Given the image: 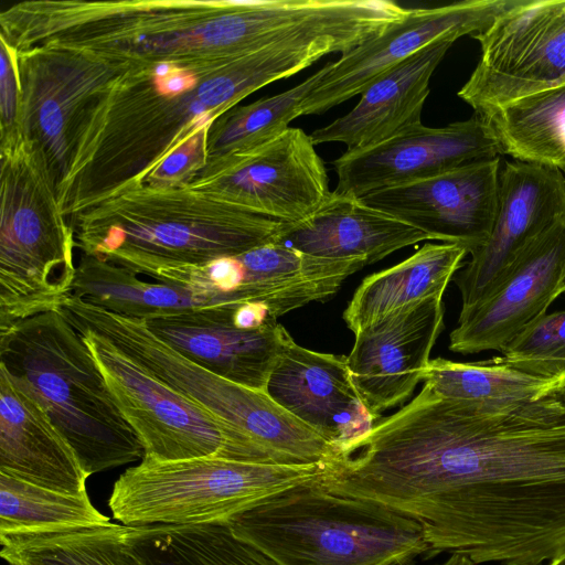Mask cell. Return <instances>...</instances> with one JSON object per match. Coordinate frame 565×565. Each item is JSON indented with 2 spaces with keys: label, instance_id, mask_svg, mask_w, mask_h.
<instances>
[{
  "label": "cell",
  "instance_id": "1",
  "mask_svg": "<svg viewBox=\"0 0 565 565\" xmlns=\"http://www.w3.org/2000/svg\"><path fill=\"white\" fill-rule=\"evenodd\" d=\"M363 499L416 521L430 557L545 565L565 552V406L487 412L424 384L363 437Z\"/></svg>",
  "mask_w": 565,
  "mask_h": 565
},
{
  "label": "cell",
  "instance_id": "2",
  "mask_svg": "<svg viewBox=\"0 0 565 565\" xmlns=\"http://www.w3.org/2000/svg\"><path fill=\"white\" fill-rule=\"evenodd\" d=\"M87 57V90L56 185L68 217L143 186L170 156L206 142L212 124L259 89L245 56L190 64Z\"/></svg>",
  "mask_w": 565,
  "mask_h": 565
},
{
  "label": "cell",
  "instance_id": "3",
  "mask_svg": "<svg viewBox=\"0 0 565 565\" xmlns=\"http://www.w3.org/2000/svg\"><path fill=\"white\" fill-rule=\"evenodd\" d=\"M75 244L151 279L276 243L285 223L248 213L189 184L138 186L71 217Z\"/></svg>",
  "mask_w": 565,
  "mask_h": 565
},
{
  "label": "cell",
  "instance_id": "4",
  "mask_svg": "<svg viewBox=\"0 0 565 565\" xmlns=\"http://www.w3.org/2000/svg\"><path fill=\"white\" fill-rule=\"evenodd\" d=\"M0 370L44 408L88 477L143 457L82 334L61 311L0 331Z\"/></svg>",
  "mask_w": 565,
  "mask_h": 565
},
{
  "label": "cell",
  "instance_id": "5",
  "mask_svg": "<svg viewBox=\"0 0 565 565\" xmlns=\"http://www.w3.org/2000/svg\"><path fill=\"white\" fill-rule=\"evenodd\" d=\"M318 478L226 523L276 565H415L430 557L422 526L379 502L333 493Z\"/></svg>",
  "mask_w": 565,
  "mask_h": 565
},
{
  "label": "cell",
  "instance_id": "6",
  "mask_svg": "<svg viewBox=\"0 0 565 565\" xmlns=\"http://www.w3.org/2000/svg\"><path fill=\"white\" fill-rule=\"evenodd\" d=\"M75 235L41 151L22 135L1 140L0 308L57 310L76 277Z\"/></svg>",
  "mask_w": 565,
  "mask_h": 565
},
{
  "label": "cell",
  "instance_id": "7",
  "mask_svg": "<svg viewBox=\"0 0 565 565\" xmlns=\"http://www.w3.org/2000/svg\"><path fill=\"white\" fill-rule=\"evenodd\" d=\"M322 463L287 465L200 457H142L114 483V519L129 527L226 524L264 500L318 478Z\"/></svg>",
  "mask_w": 565,
  "mask_h": 565
},
{
  "label": "cell",
  "instance_id": "8",
  "mask_svg": "<svg viewBox=\"0 0 565 565\" xmlns=\"http://www.w3.org/2000/svg\"><path fill=\"white\" fill-rule=\"evenodd\" d=\"M75 329L138 436L143 457L159 461L221 457L275 462L245 434L170 387L104 337L86 328Z\"/></svg>",
  "mask_w": 565,
  "mask_h": 565
},
{
  "label": "cell",
  "instance_id": "9",
  "mask_svg": "<svg viewBox=\"0 0 565 565\" xmlns=\"http://www.w3.org/2000/svg\"><path fill=\"white\" fill-rule=\"evenodd\" d=\"M472 38L481 56L458 96L479 116L565 82V0H514Z\"/></svg>",
  "mask_w": 565,
  "mask_h": 565
},
{
  "label": "cell",
  "instance_id": "10",
  "mask_svg": "<svg viewBox=\"0 0 565 565\" xmlns=\"http://www.w3.org/2000/svg\"><path fill=\"white\" fill-rule=\"evenodd\" d=\"M188 184L280 223L307 218L331 194L310 135L295 127L256 148L209 161Z\"/></svg>",
  "mask_w": 565,
  "mask_h": 565
},
{
  "label": "cell",
  "instance_id": "11",
  "mask_svg": "<svg viewBox=\"0 0 565 565\" xmlns=\"http://www.w3.org/2000/svg\"><path fill=\"white\" fill-rule=\"evenodd\" d=\"M369 265L365 258L311 256L278 243L223 257L180 274L183 285L256 303L278 319L313 301L335 295L345 279Z\"/></svg>",
  "mask_w": 565,
  "mask_h": 565
},
{
  "label": "cell",
  "instance_id": "12",
  "mask_svg": "<svg viewBox=\"0 0 565 565\" xmlns=\"http://www.w3.org/2000/svg\"><path fill=\"white\" fill-rule=\"evenodd\" d=\"M564 216L562 171L524 161H505L500 169L491 233L484 245L470 254V260L455 278L461 310L488 298L523 252Z\"/></svg>",
  "mask_w": 565,
  "mask_h": 565
},
{
  "label": "cell",
  "instance_id": "13",
  "mask_svg": "<svg viewBox=\"0 0 565 565\" xmlns=\"http://www.w3.org/2000/svg\"><path fill=\"white\" fill-rule=\"evenodd\" d=\"M514 0H465L407 9L377 36L332 62L330 71L302 102L300 116L323 114L360 95L377 77L424 47L486 30Z\"/></svg>",
  "mask_w": 565,
  "mask_h": 565
},
{
  "label": "cell",
  "instance_id": "14",
  "mask_svg": "<svg viewBox=\"0 0 565 565\" xmlns=\"http://www.w3.org/2000/svg\"><path fill=\"white\" fill-rule=\"evenodd\" d=\"M500 154L498 143L477 114L446 127L419 124L380 143L343 152L332 162L338 177L333 192L360 199Z\"/></svg>",
  "mask_w": 565,
  "mask_h": 565
},
{
  "label": "cell",
  "instance_id": "15",
  "mask_svg": "<svg viewBox=\"0 0 565 565\" xmlns=\"http://www.w3.org/2000/svg\"><path fill=\"white\" fill-rule=\"evenodd\" d=\"M500 157L382 189L364 203L471 254L487 242L495 217Z\"/></svg>",
  "mask_w": 565,
  "mask_h": 565
},
{
  "label": "cell",
  "instance_id": "16",
  "mask_svg": "<svg viewBox=\"0 0 565 565\" xmlns=\"http://www.w3.org/2000/svg\"><path fill=\"white\" fill-rule=\"evenodd\" d=\"M564 277L565 216L523 252L488 298L460 310L449 335L450 351L501 352L563 295Z\"/></svg>",
  "mask_w": 565,
  "mask_h": 565
},
{
  "label": "cell",
  "instance_id": "17",
  "mask_svg": "<svg viewBox=\"0 0 565 565\" xmlns=\"http://www.w3.org/2000/svg\"><path fill=\"white\" fill-rule=\"evenodd\" d=\"M443 296L395 311L354 334L347 356L350 375L362 402L380 414L403 404L423 379L430 352L444 329Z\"/></svg>",
  "mask_w": 565,
  "mask_h": 565
},
{
  "label": "cell",
  "instance_id": "18",
  "mask_svg": "<svg viewBox=\"0 0 565 565\" xmlns=\"http://www.w3.org/2000/svg\"><path fill=\"white\" fill-rule=\"evenodd\" d=\"M266 393L337 448L377 422L353 385L347 356L303 348L287 330Z\"/></svg>",
  "mask_w": 565,
  "mask_h": 565
},
{
  "label": "cell",
  "instance_id": "19",
  "mask_svg": "<svg viewBox=\"0 0 565 565\" xmlns=\"http://www.w3.org/2000/svg\"><path fill=\"white\" fill-rule=\"evenodd\" d=\"M243 303H223L143 320L148 329L192 362L239 385L265 392L286 329L278 322L244 327Z\"/></svg>",
  "mask_w": 565,
  "mask_h": 565
},
{
  "label": "cell",
  "instance_id": "20",
  "mask_svg": "<svg viewBox=\"0 0 565 565\" xmlns=\"http://www.w3.org/2000/svg\"><path fill=\"white\" fill-rule=\"evenodd\" d=\"M455 41L434 42L377 77L351 111L310 134L315 146L341 142L353 151L422 124L431 75Z\"/></svg>",
  "mask_w": 565,
  "mask_h": 565
},
{
  "label": "cell",
  "instance_id": "21",
  "mask_svg": "<svg viewBox=\"0 0 565 565\" xmlns=\"http://www.w3.org/2000/svg\"><path fill=\"white\" fill-rule=\"evenodd\" d=\"M0 472L68 494H86L78 457L44 408L0 370Z\"/></svg>",
  "mask_w": 565,
  "mask_h": 565
},
{
  "label": "cell",
  "instance_id": "22",
  "mask_svg": "<svg viewBox=\"0 0 565 565\" xmlns=\"http://www.w3.org/2000/svg\"><path fill=\"white\" fill-rule=\"evenodd\" d=\"M431 238L361 199L331 192L307 218L285 223L276 243L323 258H365L369 264Z\"/></svg>",
  "mask_w": 565,
  "mask_h": 565
},
{
  "label": "cell",
  "instance_id": "23",
  "mask_svg": "<svg viewBox=\"0 0 565 565\" xmlns=\"http://www.w3.org/2000/svg\"><path fill=\"white\" fill-rule=\"evenodd\" d=\"M467 254L459 244L426 243L403 262L367 276L343 311L348 328L355 334L409 305L443 296Z\"/></svg>",
  "mask_w": 565,
  "mask_h": 565
},
{
  "label": "cell",
  "instance_id": "24",
  "mask_svg": "<svg viewBox=\"0 0 565 565\" xmlns=\"http://www.w3.org/2000/svg\"><path fill=\"white\" fill-rule=\"evenodd\" d=\"M72 296L121 316L148 320L182 311L239 303L232 296L148 281L96 256L82 254Z\"/></svg>",
  "mask_w": 565,
  "mask_h": 565
},
{
  "label": "cell",
  "instance_id": "25",
  "mask_svg": "<svg viewBox=\"0 0 565 565\" xmlns=\"http://www.w3.org/2000/svg\"><path fill=\"white\" fill-rule=\"evenodd\" d=\"M435 394L487 412H508L554 397L558 377L520 371L500 356L477 362L430 360L422 379Z\"/></svg>",
  "mask_w": 565,
  "mask_h": 565
},
{
  "label": "cell",
  "instance_id": "26",
  "mask_svg": "<svg viewBox=\"0 0 565 565\" xmlns=\"http://www.w3.org/2000/svg\"><path fill=\"white\" fill-rule=\"evenodd\" d=\"M480 117L501 153L565 175V82Z\"/></svg>",
  "mask_w": 565,
  "mask_h": 565
},
{
  "label": "cell",
  "instance_id": "27",
  "mask_svg": "<svg viewBox=\"0 0 565 565\" xmlns=\"http://www.w3.org/2000/svg\"><path fill=\"white\" fill-rule=\"evenodd\" d=\"M118 523L0 536L10 565H143Z\"/></svg>",
  "mask_w": 565,
  "mask_h": 565
},
{
  "label": "cell",
  "instance_id": "28",
  "mask_svg": "<svg viewBox=\"0 0 565 565\" xmlns=\"http://www.w3.org/2000/svg\"><path fill=\"white\" fill-rule=\"evenodd\" d=\"M127 537L143 565H276L227 524L137 526Z\"/></svg>",
  "mask_w": 565,
  "mask_h": 565
},
{
  "label": "cell",
  "instance_id": "29",
  "mask_svg": "<svg viewBox=\"0 0 565 565\" xmlns=\"http://www.w3.org/2000/svg\"><path fill=\"white\" fill-rule=\"evenodd\" d=\"M109 522L87 493H63L0 472V536Z\"/></svg>",
  "mask_w": 565,
  "mask_h": 565
},
{
  "label": "cell",
  "instance_id": "30",
  "mask_svg": "<svg viewBox=\"0 0 565 565\" xmlns=\"http://www.w3.org/2000/svg\"><path fill=\"white\" fill-rule=\"evenodd\" d=\"M331 66L332 63L326 64L288 90L247 106H236L218 117L209 130V161L256 148L284 132L300 116L302 102L319 85Z\"/></svg>",
  "mask_w": 565,
  "mask_h": 565
},
{
  "label": "cell",
  "instance_id": "31",
  "mask_svg": "<svg viewBox=\"0 0 565 565\" xmlns=\"http://www.w3.org/2000/svg\"><path fill=\"white\" fill-rule=\"evenodd\" d=\"M501 360L525 373L556 379L565 373V309L544 313L502 351Z\"/></svg>",
  "mask_w": 565,
  "mask_h": 565
},
{
  "label": "cell",
  "instance_id": "32",
  "mask_svg": "<svg viewBox=\"0 0 565 565\" xmlns=\"http://www.w3.org/2000/svg\"><path fill=\"white\" fill-rule=\"evenodd\" d=\"M1 140L20 135L21 86L12 51L1 42Z\"/></svg>",
  "mask_w": 565,
  "mask_h": 565
},
{
  "label": "cell",
  "instance_id": "33",
  "mask_svg": "<svg viewBox=\"0 0 565 565\" xmlns=\"http://www.w3.org/2000/svg\"><path fill=\"white\" fill-rule=\"evenodd\" d=\"M436 565H475L467 556L461 554H450V556L440 564Z\"/></svg>",
  "mask_w": 565,
  "mask_h": 565
},
{
  "label": "cell",
  "instance_id": "34",
  "mask_svg": "<svg viewBox=\"0 0 565 565\" xmlns=\"http://www.w3.org/2000/svg\"><path fill=\"white\" fill-rule=\"evenodd\" d=\"M554 397L565 406V373L558 377Z\"/></svg>",
  "mask_w": 565,
  "mask_h": 565
},
{
  "label": "cell",
  "instance_id": "35",
  "mask_svg": "<svg viewBox=\"0 0 565 565\" xmlns=\"http://www.w3.org/2000/svg\"><path fill=\"white\" fill-rule=\"evenodd\" d=\"M545 565H565V552H563L558 556L554 557L553 559L547 562Z\"/></svg>",
  "mask_w": 565,
  "mask_h": 565
},
{
  "label": "cell",
  "instance_id": "36",
  "mask_svg": "<svg viewBox=\"0 0 565 565\" xmlns=\"http://www.w3.org/2000/svg\"><path fill=\"white\" fill-rule=\"evenodd\" d=\"M562 290H563V294H565V277H564V280H563V284H562Z\"/></svg>",
  "mask_w": 565,
  "mask_h": 565
}]
</instances>
